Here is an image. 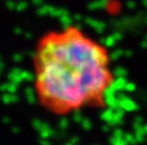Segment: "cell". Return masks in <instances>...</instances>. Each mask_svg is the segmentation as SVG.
I'll return each instance as SVG.
<instances>
[{
  "mask_svg": "<svg viewBox=\"0 0 147 145\" xmlns=\"http://www.w3.org/2000/svg\"><path fill=\"white\" fill-rule=\"evenodd\" d=\"M32 70L38 104L59 116L105 107L115 83L109 49L77 25L40 35L32 54Z\"/></svg>",
  "mask_w": 147,
  "mask_h": 145,
  "instance_id": "obj_1",
  "label": "cell"
}]
</instances>
